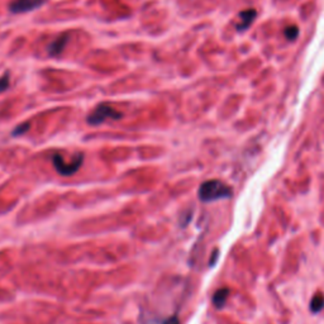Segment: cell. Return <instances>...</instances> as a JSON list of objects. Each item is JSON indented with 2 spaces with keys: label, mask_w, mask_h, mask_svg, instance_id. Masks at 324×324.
<instances>
[{
  "label": "cell",
  "mask_w": 324,
  "mask_h": 324,
  "mask_svg": "<svg viewBox=\"0 0 324 324\" xmlns=\"http://www.w3.org/2000/svg\"><path fill=\"white\" fill-rule=\"evenodd\" d=\"M232 196V190L228 185L219 180H209L203 182L199 187V198L201 201H214L219 199H227Z\"/></svg>",
  "instance_id": "cell-1"
},
{
  "label": "cell",
  "mask_w": 324,
  "mask_h": 324,
  "mask_svg": "<svg viewBox=\"0 0 324 324\" xmlns=\"http://www.w3.org/2000/svg\"><path fill=\"white\" fill-rule=\"evenodd\" d=\"M122 117H123V114L117 109H114L112 105L99 104L89 114L88 123L91 124V126H100L105 121H109V119L117 121V119H121Z\"/></svg>",
  "instance_id": "cell-2"
},
{
  "label": "cell",
  "mask_w": 324,
  "mask_h": 324,
  "mask_svg": "<svg viewBox=\"0 0 324 324\" xmlns=\"http://www.w3.org/2000/svg\"><path fill=\"white\" fill-rule=\"evenodd\" d=\"M84 162V155L79 154L77 156H75V159L71 162L65 161L62 156L60 154H56L52 156V163L55 170L57 171L60 175L62 176H71L81 167Z\"/></svg>",
  "instance_id": "cell-3"
},
{
  "label": "cell",
  "mask_w": 324,
  "mask_h": 324,
  "mask_svg": "<svg viewBox=\"0 0 324 324\" xmlns=\"http://www.w3.org/2000/svg\"><path fill=\"white\" fill-rule=\"evenodd\" d=\"M44 1L46 0H14L9 5V9L13 14L27 13L42 6Z\"/></svg>",
  "instance_id": "cell-4"
},
{
  "label": "cell",
  "mask_w": 324,
  "mask_h": 324,
  "mask_svg": "<svg viewBox=\"0 0 324 324\" xmlns=\"http://www.w3.org/2000/svg\"><path fill=\"white\" fill-rule=\"evenodd\" d=\"M69 34H62V36L57 37L53 42H51L50 46L47 47V52L51 57H55V56H58L62 53V51L65 50L66 47L67 41H69Z\"/></svg>",
  "instance_id": "cell-5"
},
{
  "label": "cell",
  "mask_w": 324,
  "mask_h": 324,
  "mask_svg": "<svg viewBox=\"0 0 324 324\" xmlns=\"http://www.w3.org/2000/svg\"><path fill=\"white\" fill-rule=\"evenodd\" d=\"M239 18L242 19L241 23H238L237 25V29L238 30H245L250 27L251 23L253 22V19L256 18V10L255 9H247V10L242 11L239 14Z\"/></svg>",
  "instance_id": "cell-6"
},
{
  "label": "cell",
  "mask_w": 324,
  "mask_h": 324,
  "mask_svg": "<svg viewBox=\"0 0 324 324\" xmlns=\"http://www.w3.org/2000/svg\"><path fill=\"white\" fill-rule=\"evenodd\" d=\"M228 289H220V290H218L217 293H215L214 298H213V303H214L215 307L222 308L223 305H224L225 300L228 298Z\"/></svg>",
  "instance_id": "cell-7"
},
{
  "label": "cell",
  "mask_w": 324,
  "mask_h": 324,
  "mask_svg": "<svg viewBox=\"0 0 324 324\" xmlns=\"http://www.w3.org/2000/svg\"><path fill=\"white\" fill-rule=\"evenodd\" d=\"M312 311L316 312V313H318V312H321L322 309H323L324 307V297L323 295L318 294L316 295V297L313 298V300H312Z\"/></svg>",
  "instance_id": "cell-8"
},
{
  "label": "cell",
  "mask_w": 324,
  "mask_h": 324,
  "mask_svg": "<svg viewBox=\"0 0 324 324\" xmlns=\"http://www.w3.org/2000/svg\"><path fill=\"white\" fill-rule=\"evenodd\" d=\"M9 85H10V76H9V72H5L3 76L0 77V94L8 90Z\"/></svg>",
  "instance_id": "cell-9"
},
{
  "label": "cell",
  "mask_w": 324,
  "mask_h": 324,
  "mask_svg": "<svg viewBox=\"0 0 324 324\" xmlns=\"http://www.w3.org/2000/svg\"><path fill=\"white\" fill-rule=\"evenodd\" d=\"M298 33H299V28H298L297 25H291V27H288L285 29L286 38L290 39V41H293V39L297 38Z\"/></svg>",
  "instance_id": "cell-10"
},
{
  "label": "cell",
  "mask_w": 324,
  "mask_h": 324,
  "mask_svg": "<svg viewBox=\"0 0 324 324\" xmlns=\"http://www.w3.org/2000/svg\"><path fill=\"white\" fill-rule=\"evenodd\" d=\"M28 129H29V123H23V124H20V126L15 127V129H14L11 135H13L14 137H19V136L24 135Z\"/></svg>",
  "instance_id": "cell-11"
},
{
  "label": "cell",
  "mask_w": 324,
  "mask_h": 324,
  "mask_svg": "<svg viewBox=\"0 0 324 324\" xmlns=\"http://www.w3.org/2000/svg\"><path fill=\"white\" fill-rule=\"evenodd\" d=\"M163 324H179V319L176 318V317H170L167 321H165Z\"/></svg>",
  "instance_id": "cell-12"
}]
</instances>
